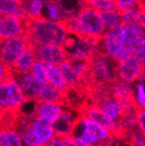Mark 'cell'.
I'll use <instances>...</instances> for the list:
<instances>
[{
  "mask_svg": "<svg viewBox=\"0 0 145 146\" xmlns=\"http://www.w3.org/2000/svg\"><path fill=\"white\" fill-rule=\"evenodd\" d=\"M67 31L62 23L48 21L46 18L25 19V34L27 42L33 47L59 46L64 47L67 39Z\"/></svg>",
  "mask_w": 145,
  "mask_h": 146,
  "instance_id": "cell-1",
  "label": "cell"
},
{
  "mask_svg": "<svg viewBox=\"0 0 145 146\" xmlns=\"http://www.w3.org/2000/svg\"><path fill=\"white\" fill-rule=\"evenodd\" d=\"M16 131L21 135L25 146H47L55 136L52 124L34 115L23 116L18 121Z\"/></svg>",
  "mask_w": 145,
  "mask_h": 146,
  "instance_id": "cell-2",
  "label": "cell"
},
{
  "mask_svg": "<svg viewBox=\"0 0 145 146\" xmlns=\"http://www.w3.org/2000/svg\"><path fill=\"white\" fill-rule=\"evenodd\" d=\"M71 136L76 146H107L114 137L109 130L83 115L76 119Z\"/></svg>",
  "mask_w": 145,
  "mask_h": 146,
  "instance_id": "cell-3",
  "label": "cell"
},
{
  "mask_svg": "<svg viewBox=\"0 0 145 146\" xmlns=\"http://www.w3.org/2000/svg\"><path fill=\"white\" fill-rule=\"evenodd\" d=\"M27 100V96L12 74L0 81V111L15 112L23 107Z\"/></svg>",
  "mask_w": 145,
  "mask_h": 146,
  "instance_id": "cell-4",
  "label": "cell"
},
{
  "mask_svg": "<svg viewBox=\"0 0 145 146\" xmlns=\"http://www.w3.org/2000/svg\"><path fill=\"white\" fill-rule=\"evenodd\" d=\"M75 17L79 27L80 36L100 40L107 32V29L100 18V11L95 10L94 8L84 6Z\"/></svg>",
  "mask_w": 145,
  "mask_h": 146,
  "instance_id": "cell-5",
  "label": "cell"
},
{
  "mask_svg": "<svg viewBox=\"0 0 145 146\" xmlns=\"http://www.w3.org/2000/svg\"><path fill=\"white\" fill-rule=\"evenodd\" d=\"M116 65L117 63L112 58L95 52L89 60V73L100 84L110 85L117 80Z\"/></svg>",
  "mask_w": 145,
  "mask_h": 146,
  "instance_id": "cell-6",
  "label": "cell"
},
{
  "mask_svg": "<svg viewBox=\"0 0 145 146\" xmlns=\"http://www.w3.org/2000/svg\"><path fill=\"white\" fill-rule=\"evenodd\" d=\"M60 72L68 86H77L89 73V61L67 59L59 65Z\"/></svg>",
  "mask_w": 145,
  "mask_h": 146,
  "instance_id": "cell-7",
  "label": "cell"
},
{
  "mask_svg": "<svg viewBox=\"0 0 145 146\" xmlns=\"http://www.w3.org/2000/svg\"><path fill=\"white\" fill-rule=\"evenodd\" d=\"M124 36L125 31L123 25L107 30L104 36L98 40L96 45V52L113 59L116 54L122 49Z\"/></svg>",
  "mask_w": 145,
  "mask_h": 146,
  "instance_id": "cell-8",
  "label": "cell"
},
{
  "mask_svg": "<svg viewBox=\"0 0 145 146\" xmlns=\"http://www.w3.org/2000/svg\"><path fill=\"white\" fill-rule=\"evenodd\" d=\"M27 46L29 42L25 36L0 42V61L11 70L16 60L27 48Z\"/></svg>",
  "mask_w": 145,
  "mask_h": 146,
  "instance_id": "cell-9",
  "label": "cell"
},
{
  "mask_svg": "<svg viewBox=\"0 0 145 146\" xmlns=\"http://www.w3.org/2000/svg\"><path fill=\"white\" fill-rule=\"evenodd\" d=\"M117 80L132 84L144 77V64L134 56H129L116 65Z\"/></svg>",
  "mask_w": 145,
  "mask_h": 146,
  "instance_id": "cell-10",
  "label": "cell"
},
{
  "mask_svg": "<svg viewBox=\"0 0 145 146\" xmlns=\"http://www.w3.org/2000/svg\"><path fill=\"white\" fill-rule=\"evenodd\" d=\"M25 19L12 15H0V42L25 36Z\"/></svg>",
  "mask_w": 145,
  "mask_h": 146,
  "instance_id": "cell-11",
  "label": "cell"
},
{
  "mask_svg": "<svg viewBox=\"0 0 145 146\" xmlns=\"http://www.w3.org/2000/svg\"><path fill=\"white\" fill-rule=\"evenodd\" d=\"M125 31L122 49L129 56H133L138 47L144 44V27L140 25H123Z\"/></svg>",
  "mask_w": 145,
  "mask_h": 146,
  "instance_id": "cell-12",
  "label": "cell"
},
{
  "mask_svg": "<svg viewBox=\"0 0 145 146\" xmlns=\"http://www.w3.org/2000/svg\"><path fill=\"white\" fill-rule=\"evenodd\" d=\"M96 106L100 109L104 117L114 124H120L121 119L126 112L123 106L111 94L100 96Z\"/></svg>",
  "mask_w": 145,
  "mask_h": 146,
  "instance_id": "cell-13",
  "label": "cell"
},
{
  "mask_svg": "<svg viewBox=\"0 0 145 146\" xmlns=\"http://www.w3.org/2000/svg\"><path fill=\"white\" fill-rule=\"evenodd\" d=\"M37 59L45 64H53L59 66L68 59L67 51L59 46H38L34 47Z\"/></svg>",
  "mask_w": 145,
  "mask_h": 146,
  "instance_id": "cell-14",
  "label": "cell"
},
{
  "mask_svg": "<svg viewBox=\"0 0 145 146\" xmlns=\"http://www.w3.org/2000/svg\"><path fill=\"white\" fill-rule=\"evenodd\" d=\"M98 42V40L90 39V38H86V36L78 38L76 43L75 41H73L72 43L73 50L67 53L68 59L89 61L96 52Z\"/></svg>",
  "mask_w": 145,
  "mask_h": 146,
  "instance_id": "cell-15",
  "label": "cell"
},
{
  "mask_svg": "<svg viewBox=\"0 0 145 146\" xmlns=\"http://www.w3.org/2000/svg\"><path fill=\"white\" fill-rule=\"evenodd\" d=\"M110 94L123 106L126 112L136 109L131 84L116 80L112 84H110Z\"/></svg>",
  "mask_w": 145,
  "mask_h": 146,
  "instance_id": "cell-16",
  "label": "cell"
},
{
  "mask_svg": "<svg viewBox=\"0 0 145 146\" xmlns=\"http://www.w3.org/2000/svg\"><path fill=\"white\" fill-rule=\"evenodd\" d=\"M64 111L62 103H39L35 105L34 116L53 124Z\"/></svg>",
  "mask_w": 145,
  "mask_h": 146,
  "instance_id": "cell-17",
  "label": "cell"
},
{
  "mask_svg": "<svg viewBox=\"0 0 145 146\" xmlns=\"http://www.w3.org/2000/svg\"><path fill=\"white\" fill-rule=\"evenodd\" d=\"M83 116H85L86 118H88L89 120H91V121L95 122V123L100 124V126L104 127L107 130H109L110 132L113 134V136L120 134V133H123L120 124H114V123H112V122H110L109 120L104 117V115L102 114L100 109L96 105L88 106V107L84 110Z\"/></svg>",
  "mask_w": 145,
  "mask_h": 146,
  "instance_id": "cell-18",
  "label": "cell"
},
{
  "mask_svg": "<svg viewBox=\"0 0 145 146\" xmlns=\"http://www.w3.org/2000/svg\"><path fill=\"white\" fill-rule=\"evenodd\" d=\"M75 123H76V118H75L74 114L68 110L64 109L59 118L52 124L55 136L62 137V138L71 136L73 130H74Z\"/></svg>",
  "mask_w": 145,
  "mask_h": 146,
  "instance_id": "cell-19",
  "label": "cell"
},
{
  "mask_svg": "<svg viewBox=\"0 0 145 146\" xmlns=\"http://www.w3.org/2000/svg\"><path fill=\"white\" fill-rule=\"evenodd\" d=\"M11 74L16 79V81L19 84L21 88L23 89V94H25L27 100H36L39 91H40V89H41L43 84L39 83L34 78V76L31 74V72L21 73V74L11 73Z\"/></svg>",
  "mask_w": 145,
  "mask_h": 146,
  "instance_id": "cell-20",
  "label": "cell"
},
{
  "mask_svg": "<svg viewBox=\"0 0 145 146\" xmlns=\"http://www.w3.org/2000/svg\"><path fill=\"white\" fill-rule=\"evenodd\" d=\"M37 60L36 52H35V48L33 46L29 44L27 48L23 52V54L19 56L17 60H16L15 64L11 68V73H15V74H21V73H27L30 72L32 69L33 64Z\"/></svg>",
  "mask_w": 145,
  "mask_h": 146,
  "instance_id": "cell-21",
  "label": "cell"
},
{
  "mask_svg": "<svg viewBox=\"0 0 145 146\" xmlns=\"http://www.w3.org/2000/svg\"><path fill=\"white\" fill-rule=\"evenodd\" d=\"M46 75H47L48 83L51 86L59 90L62 94H66L68 85L66 84L65 80L60 72L59 67L53 64H46Z\"/></svg>",
  "mask_w": 145,
  "mask_h": 146,
  "instance_id": "cell-22",
  "label": "cell"
},
{
  "mask_svg": "<svg viewBox=\"0 0 145 146\" xmlns=\"http://www.w3.org/2000/svg\"><path fill=\"white\" fill-rule=\"evenodd\" d=\"M0 15H12L21 19L27 17L19 0H0Z\"/></svg>",
  "mask_w": 145,
  "mask_h": 146,
  "instance_id": "cell-23",
  "label": "cell"
},
{
  "mask_svg": "<svg viewBox=\"0 0 145 146\" xmlns=\"http://www.w3.org/2000/svg\"><path fill=\"white\" fill-rule=\"evenodd\" d=\"M65 94L57 90L49 83L43 84L39 91L36 102L39 103H61Z\"/></svg>",
  "mask_w": 145,
  "mask_h": 146,
  "instance_id": "cell-24",
  "label": "cell"
},
{
  "mask_svg": "<svg viewBox=\"0 0 145 146\" xmlns=\"http://www.w3.org/2000/svg\"><path fill=\"white\" fill-rule=\"evenodd\" d=\"M0 146H25L15 129H0Z\"/></svg>",
  "mask_w": 145,
  "mask_h": 146,
  "instance_id": "cell-25",
  "label": "cell"
},
{
  "mask_svg": "<svg viewBox=\"0 0 145 146\" xmlns=\"http://www.w3.org/2000/svg\"><path fill=\"white\" fill-rule=\"evenodd\" d=\"M120 125L122 131L125 133L130 134L134 130L137 129V118H136V109L127 111L123 115L120 121Z\"/></svg>",
  "mask_w": 145,
  "mask_h": 146,
  "instance_id": "cell-26",
  "label": "cell"
},
{
  "mask_svg": "<svg viewBox=\"0 0 145 146\" xmlns=\"http://www.w3.org/2000/svg\"><path fill=\"white\" fill-rule=\"evenodd\" d=\"M100 18H102L104 25L107 30L113 29V27H118L122 25V19H121V14L118 10L115 11H102L100 12Z\"/></svg>",
  "mask_w": 145,
  "mask_h": 146,
  "instance_id": "cell-27",
  "label": "cell"
},
{
  "mask_svg": "<svg viewBox=\"0 0 145 146\" xmlns=\"http://www.w3.org/2000/svg\"><path fill=\"white\" fill-rule=\"evenodd\" d=\"M133 98L136 109H144L145 108V87L144 77L140 78L137 81L135 89H133Z\"/></svg>",
  "mask_w": 145,
  "mask_h": 146,
  "instance_id": "cell-28",
  "label": "cell"
},
{
  "mask_svg": "<svg viewBox=\"0 0 145 146\" xmlns=\"http://www.w3.org/2000/svg\"><path fill=\"white\" fill-rule=\"evenodd\" d=\"M30 72L39 83H41V84L48 83L47 75H46V64L43 63L42 61L37 59L35 63L33 64Z\"/></svg>",
  "mask_w": 145,
  "mask_h": 146,
  "instance_id": "cell-29",
  "label": "cell"
},
{
  "mask_svg": "<svg viewBox=\"0 0 145 146\" xmlns=\"http://www.w3.org/2000/svg\"><path fill=\"white\" fill-rule=\"evenodd\" d=\"M86 6L94 8L95 10L102 11H115L117 10V4L114 0H93L86 3Z\"/></svg>",
  "mask_w": 145,
  "mask_h": 146,
  "instance_id": "cell-30",
  "label": "cell"
},
{
  "mask_svg": "<svg viewBox=\"0 0 145 146\" xmlns=\"http://www.w3.org/2000/svg\"><path fill=\"white\" fill-rule=\"evenodd\" d=\"M42 10H43V1L42 0H32L30 5L25 7V11L27 17L31 19L42 17Z\"/></svg>",
  "mask_w": 145,
  "mask_h": 146,
  "instance_id": "cell-31",
  "label": "cell"
},
{
  "mask_svg": "<svg viewBox=\"0 0 145 146\" xmlns=\"http://www.w3.org/2000/svg\"><path fill=\"white\" fill-rule=\"evenodd\" d=\"M114 1L117 4V10L120 13L137 5H144V0H114Z\"/></svg>",
  "mask_w": 145,
  "mask_h": 146,
  "instance_id": "cell-32",
  "label": "cell"
},
{
  "mask_svg": "<svg viewBox=\"0 0 145 146\" xmlns=\"http://www.w3.org/2000/svg\"><path fill=\"white\" fill-rule=\"evenodd\" d=\"M47 11L48 15L50 17V21H56V23H61L63 21V18L60 13V10L55 3L53 2H48L47 3Z\"/></svg>",
  "mask_w": 145,
  "mask_h": 146,
  "instance_id": "cell-33",
  "label": "cell"
},
{
  "mask_svg": "<svg viewBox=\"0 0 145 146\" xmlns=\"http://www.w3.org/2000/svg\"><path fill=\"white\" fill-rule=\"evenodd\" d=\"M129 136L132 146H145V135L138 129L130 133Z\"/></svg>",
  "mask_w": 145,
  "mask_h": 146,
  "instance_id": "cell-34",
  "label": "cell"
},
{
  "mask_svg": "<svg viewBox=\"0 0 145 146\" xmlns=\"http://www.w3.org/2000/svg\"><path fill=\"white\" fill-rule=\"evenodd\" d=\"M136 118H137V129L140 132L145 133V110L136 109Z\"/></svg>",
  "mask_w": 145,
  "mask_h": 146,
  "instance_id": "cell-35",
  "label": "cell"
},
{
  "mask_svg": "<svg viewBox=\"0 0 145 146\" xmlns=\"http://www.w3.org/2000/svg\"><path fill=\"white\" fill-rule=\"evenodd\" d=\"M11 75V70L6 67L2 62L0 61V81L3 80L4 78H6L7 76Z\"/></svg>",
  "mask_w": 145,
  "mask_h": 146,
  "instance_id": "cell-36",
  "label": "cell"
},
{
  "mask_svg": "<svg viewBox=\"0 0 145 146\" xmlns=\"http://www.w3.org/2000/svg\"><path fill=\"white\" fill-rule=\"evenodd\" d=\"M47 146H63V138L62 137L54 136L52 140L50 141V143Z\"/></svg>",
  "mask_w": 145,
  "mask_h": 146,
  "instance_id": "cell-37",
  "label": "cell"
},
{
  "mask_svg": "<svg viewBox=\"0 0 145 146\" xmlns=\"http://www.w3.org/2000/svg\"><path fill=\"white\" fill-rule=\"evenodd\" d=\"M63 146H76L72 136L63 137Z\"/></svg>",
  "mask_w": 145,
  "mask_h": 146,
  "instance_id": "cell-38",
  "label": "cell"
},
{
  "mask_svg": "<svg viewBox=\"0 0 145 146\" xmlns=\"http://www.w3.org/2000/svg\"><path fill=\"white\" fill-rule=\"evenodd\" d=\"M85 1V3H88V2H90V1H93V0H84Z\"/></svg>",
  "mask_w": 145,
  "mask_h": 146,
  "instance_id": "cell-39",
  "label": "cell"
},
{
  "mask_svg": "<svg viewBox=\"0 0 145 146\" xmlns=\"http://www.w3.org/2000/svg\"><path fill=\"white\" fill-rule=\"evenodd\" d=\"M39 146H43V145H39Z\"/></svg>",
  "mask_w": 145,
  "mask_h": 146,
  "instance_id": "cell-40",
  "label": "cell"
}]
</instances>
